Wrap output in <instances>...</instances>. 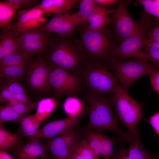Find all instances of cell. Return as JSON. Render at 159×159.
Masks as SVG:
<instances>
[{"label":"cell","mask_w":159,"mask_h":159,"mask_svg":"<svg viewBox=\"0 0 159 159\" xmlns=\"http://www.w3.org/2000/svg\"><path fill=\"white\" fill-rule=\"evenodd\" d=\"M71 37L57 35L53 37L46 51L47 62L81 78L89 62L78 41L73 40Z\"/></svg>","instance_id":"obj_1"},{"label":"cell","mask_w":159,"mask_h":159,"mask_svg":"<svg viewBox=\"0 0 159 159\" xmlns=\"http://www.w3.org/2000/svg\"><path fill=\"white\" fill-rule=\"evenodd\" d=\"M85 99L89 105L88 121L83 128L98 132L108 130L117 134L122 142L130 144L135 139L123 131L113 116L110 99L88 91Z\"/></svg>","instance_id":"obj_2"},{"label":"cell","mask_w":159,"mask_h":159,"mask_svg":"<svg viewBox=\"0 0 159 159\" xmlns=\"http://www.w3.org/2000/svg\"><path fill=\"white\" fill-rule=\"evenodd\" d=\"M110 99L118 118L127 129V134L134 139L140 138L137 125L142 118L141 104L118 85Z\"/></svg>","instance_id":"obj_3"},{"label":"cell","mask_w":159,"mask_h":159,"mask_svg":"<svg viewBox=\"0 0 159 159\" xmlns=\"http://www.w3.org/2000/svg\"><path fill=\"white\" fill-rule=\"evenodd\" d=\"M150 15L148 14L143 16L134 32L123 40L120 45L113 51L111 57L120 60L134 58L137 60L148 61L141 49L148 29L152 23Z\"/></svg>","instance_id":"obj_4"},{"label":"cell","mask_w":159,"mask_h":159,"mask_svg":"<svg viewBox=\"0 0 159 159\" xmlns=\"http://www.w3.org/2000/svg\"><path fill=\"white\" fill-rule=\"evenodd\" d=\"M102 29L93 30L87 26L80 29L78 42L89 62L104 64L102 60L107 58L108 61L111 57L110 51V41Z\"/></svg>","instance_id":"obj_5"},{"label":"cell","mask_w":159,"mask_h":159,"mask_svg":"<svg viewBox=\"0 0 159 159\" xmlns=\"http://www.w3.org/2000/svg\"><path fill=\"white\" fill-rule=\"evenodd\" d=\"M104 64L89 62L84 67L81 75L87 91L95 94L113 93L119 85L116 79Z\"/></svg>","instance_id":"obj_6"},{"label":"cell","mask_w":159,"mask_h":159,"mask_svg":"<svg viewBox=\"0 0 159 159\" xmlns=\"http://www.w3.org/2000/svg\"><path fill=\"white\" fill-rule=\"evenodd\" d=\"M107 64L108 67L114 71L120 85L127 90L136 81L147 74L150 70L157 68L148 61L136 59L124 61L112 57L108 59Z\"/></svg>","instance_id":"obj_7"},{"label":"cell","mask_w":159,"mask_h":159,"mask_svg":"<svg viewBox=\"0 0 159 159\" xmlns=\"http://www.w3.org/2000/svg\"><path fill=\"white\" fill-rule=\"evenodd\" d=\"M49 64V81L54 98L59 99L64 95L76 97L80 95L82 82L81 77L62 68Z\"/></svg>","instance_id":"obj_8"},{"label":"cell","mask_w":159,"mask_h":159,"mask_svg":"<svg viewBox=\"0 0 159 159\" xmlns=\"http://www.w3.org/2000/svg\"><path fill=\"white\" fill-rule=\"evenodd\" d=\"M49 64L43 59L41 54L30 60L26 65V74L29 88L41 93L50 92L52 88L49 81Z\"/></svg>","instance_id":"obj_9"},{"label":"cell","mask_w":159,"mask_h":159,"mask_svg":"<svg viewBox=\"0 0 159 159\" xmlns=\"http://www.w3.org/2000/svg\"><path fill=\"white\" fill-rule=\"evenodd\" d=\"M82 131L75 128L63 135L44 139L48 152L52 159H71L72 151L81 139Z\"/></svg>","instance_id":"obj_10"},{"label":"cell","mask_w":159,"mask_h":159,"mask_svg":"<svg viewBox=\"0 0 159 159\" xmlns=\"http://www.w3.org/2000/svg\"><path fill=\"white\" fill-rule=\"evenodd\" d=\"M81 114L50 122L39 129L34 138L49 139L60 136L73 130L85 115Z\"/></svg>","instance_id":"obj_11"},{"label":"cell","mask_w":159,"mask_h":159,"mask_svg":"<svg viewBox=\"0 0 159 159\" xmlns=\"http://www.w3.org/2000/svg\"><path fill=\"white\" fill-rule=\"evenodd\" d=\"M46 15L41 9L35 6L18 12L16 19L11 26L16 34L30 30H34L42 26L46 20Z\"/></svg>","instance_id":"obj_12"},{"label":"cell","mask_w":159,"mask_h":159,"mask_svg":"<svg viewBox=\"0 0 159 159\" xmlns=\"http://www.w3.org/2000/svg\"><path fill=\"white\" fill-rule=\"evenodd\" d=\"M40 138H32L9 151L15 159H48L47 147Z\"/></svg>","instance_id":"obj_13"},{"label":"cell","mask_w":159,"mask_h":159,"mask_svg":"<svg viewBox=\"0 0 159 159\" xmlns=\"http://www.w3.org/2000/svg\"><path fill=\"white\" fill-rule=\"evenodd\" d=\"M114 15V25L115 32L122 41L134 32L138 24L130 17L123 1H120Z\"/></svg>","instance_id":"obj_14"},{"label":"cell","mask_w":159,"mask_h":159,"mask_svg":"<svg viewBox=\"0 0 159 159\" xmlns=\"http://www.w3.org/2000/svg\"><path fill=\"white\" fill-rule=\"evenodd\" d=\"M76 27L71 14L66 12L53 15L47 24L34 30L37 31H44L68 36L71 35Z\"/></svg>","instance_id":"obj_15"},{"label":"cell","mask_w":159,"mask_h":159,"mask_svg":"<svg viewBox=\"0 0 159 159\" xmlns=\"http://www.w3.org/2000/svg\"><path fill=\"white\" fill-rule=\"evenodd\" d=\"M125 148L120 146L113 150L110 159H156V155L148 153L141 143L140 138L135 139Z\"/></svg>","instance_id":"obj_16"},{"label":"cell","mask_w":159,"mask_h":159,"mask_svg":"<svg viewBox=\"0 0 159 159\" xmlns=\"http://www.w3.org/2000/svg\"><path fill=\"white\" fill-rule=\"evenodd\" d=\"M114 11V10H107L105 6L95 4L92 11L87 20L90 29L99 31L103 29L110 20L109 14Z\"/></svg>","instance_id":"obj_17"},{"label":"cell","mask_w":159,"mask_h":159,"mask_svg":"<svg viewBox=\"0 0 159 159\" xmlns=\"http://www.w3.org/2000/svg\"><path fill=\"white\" fill-rule=\"evenodd\" d=\"M76 0H43L35 6L46 15L60 14L66 13L74 6Z\"/></svg>","instance_id":"obj_18"},{"label":"cell","mask_w":159,"mask_h":159,"mask_svg":"<svg viewBox=\"0 0 159 159\" xmlns=\"http://www.w3.org/2000/svg\"><path fill=\"white\" fill-rule=\"evenodd\" d=\"M15 36L11 27L7 30H1L0 61L19 51L15 42Z\"/></svg>","instance_id":"obj_19"},{"label":"cell","mask_w":159,"mask_h":159,"mask_svg":"<svg viewBox=\"0 0 159 159\" xmlns=\"http://www.w3.org/2000/svg\"><path fill=\"white\" fill-rule=\"evenodd\" d=\"M18 122L19 127L16 134L22 138L24 137L34 138L39 130L41 122L34 114L22 116Z\"/></svg>","instance_id":"obj_20"},{"label":"cell","mask_w":159,"mask_h":159,"mask_svg":"<svg viewBox=\"0 0 159 159\" xmlns=\"http://www.w3.org/2000/svg\"><path fill=\"white\" fill-rule=\"evenodd\" d=\"M20 7L9 0L0 1V26L1 30L9 29L11 20L15 13Z\"/></svg>","instance_id":"obj_21"},{"label":"cell","mask_w":159,"mask_h":159,"mask_svg":"<svg viewBox=\"0 0 159 159\" xmlns=\"http://www.w3.org/2000/svg\"><path fill=\"white\" fill-rule=\"evenodd\" d=\"M52 38L22 43L18 46V49L22 53L31 57L34 54L42 55L49 48Z\"/></svg>","instance_id":"obj_22"},{"label":"cell","mask_w":159,"mask_h":159,"mask_svg":"<svg viewBox=\"0 0 159 159\" xmlns=\"http://www.w3.org/2000/svg\"><path fill=\"white\" fill-rule=\"evenodd\" d=\"M23 142L16 134L12 133L0 124V150L9 151L21 145Z\"/></svg>","instance_id":"obj_23"},{"label":"cell","mask_w":159,"mask_h":159,"mask_svg":"<svg viewBox=\"0 0 159 159\" xmlns=\"http://www.w3.org/2000/svg\"><path fill=\"white\" fill-rule=\"evenodd\" d=\"M78 11L71 14L72 20L77 27L82 22L86 21L95 4L93 0L79 1Z\"/></svg>","instance_id":"obj_24"},{"label":"cell","mask_w":159,"mask_h":159,"mask_svg":"<svg viewBox=\"0 0 159 159\" xmlns=\"http://www.w3.org/2000/svg\"><path fill=\"white\" fill-rule=\"evenodd\" d=\"M57 102L55 98H47L40 100L37 104L35 114L40 122L45 120L55 109Z\"/></svg>","instance_id":"obj_25"},{"label":"cell","mask_w":159,"mask_h":159,"mask_svg":"<svg viewBox=\"0 0 159 159\" xmlns=\"http://www.w3.org/2000/svg\"><path fill=\"white\" fill-rule=\"evenodd\" d=\"M50 33L44 31H37L34 30H27L16 34L15 42L18 48L19 45L24 43L50 39L52 37Z\"/></svg>","instance_id":"obj_26"},{"label":"cell","mask_w":159,"mask_h":159,"mask_svg":"<svg viewBox=\"0 0 159 159\" xmlns=\"http://www.w3.org/2000/svg\"><path fill=\"white\" fill-rule=\"evenodd\" d=\"M71 159H97L85 138L82 139L73 149Z\"/></svg>","instance_id":"obj_27"},{"label":"cell","mask_w":159,"mask_h":159,"mask_svg":"<svg viewBox=\"0 0 159 159\" xmlns=\"http://www.w3.org/2000/svg\"><path fill=\"white\" fill-rule=\"evenodd\" d=\"M85 138L97 159H99L101 150V139L100 132L95 131L82 129Z\"/></svg>","instance_id":"obj_28"},{"label":"cell","mask_w":159,"mask_h":159,"mask_svg":"<svg viewBox=\"0 0 159 159\" xmlns=\"http://www.w3.org/2000/svg\"><path fill=\"white\" fill-rule=\"evenodd\" d=\"M27 64L9 66L0 68V78L20 81L26 75Z\"/></svg>","instance_id":"obj_29"},{"label":"cell","mask_w":159,"mask_h":159,"mask_svg":"<svg viewBox=\"0 0 159 159\" xmlns=\"http://www.w3.org/2000/svg\"><path fill=\"white\" fill-rule=\"evenodd\" d=\"M63 107L64 112L68 117L78 115L84 111L82 102L75 96L68 97L63 104Z\"/></svg>","instance_id":"obj_30"},{"label":"cell","mask_w":159,"mask_h":159,"mask_svg":"<svg viewBox=\"0 0 159 159\" xmlns=\"http://www.w3.org/2000/svg\"><path fill=\"white\" fill-rule=\"evenodd\" d=\"M31 57L19 51L0 61V68L9 66L26 65L30 60Z\"/></svg>","instance_id":"obj_31"},{"label":"cell","mask_w":159,"mask_h":159,"mask_svg":"<svg viewBox=\"0 0 159 159\" xmlns=\"http://www.w3.org/2000/svg\"><path fill=\"white\" fill-rule=\"evenodd\" d=\"M145 53L147 61H150L159 69V41L145 43Z\"/></svg>","instance_id":"obj_32"},{"label":"cell","mask_w":159,"mask_h":159,"mask_svg":"<svg viewBox=\"0 0 159 159\" xmlns=\"http://www.w3.org/2000/svg\"><path fill=\"white\" fill-rule=\"evenodd\" d=\"M101 147L100 156L104 159H110L113 152L115 139L101 133Z\"/></svg>","instance_id":"obj_33"},{"label":"cell","mask_w":159,"mask_h":159,"mask_svg":"<svg viewBox=\"0 0 159 159\" xmlns=\"http://www.w3.org/2000/svg\"><path fill=\"white\" fill-rule=\"evenodd\" d=\"M21 117L8 105L0 106V124L7 122H18Z\"/></svg>","instance_id":"obj_34"},{"label":"cell","mask_w":159,"mask_h":159,"mask_svg":"<svg viewBox=\"0 0 159 159\" xmlns=\"http://www.w3.org/2000/svg\"><path fill=\"white\" fill-rule=\"evenodd\" d=\"M4 79L1 81V86L6 87L13 95L25 93L20 81Z\"/></svg>","instance_id":"obj_35"},{"label":"cell","mask_w":159,"mask_h":159,"mask_svg":"<svg viewBox=\"0 0 159 159\" xmlns=\"http://www.w3.org/2000/svg\"><path fill=\"white\" fill-rule=\"evenodd\" d=\"M37 104H30L19 102L14 105H8L16 113L22 116L36 107Z\"/></svg>","instance_id":"obj_36"},{"label":"cell","mask_w":159,"mask_h":159,"mask_svg":"<svg viewBox=\"0 0 159 159\" xmlns=\"http://www.w3.org/2000/svg\"><path fill=\"white\" fill-rule=\"evenodd\" d=\"M147 75L149 76L153 88L159 95V69H151Z\"/></svg>","instance_id":"obj_37"},{"label":"cell","mask_w":159,"mask_h":159,"mask_svg":"<svg viewBox=\"0 0 159 159\" xmlns=\"http://www.w3.org/2000/svg\"><path fill=\"white\" fill-rule=\"evenodd\" d=\"M9 1L16 5L24 9H27L32 8L38 4L39 0H9Z\"/></svg>","instance_id":"obj_38"},{"label":"cell","mask_w":159,"mask_h":159,"mask_svg":"<svg viewBox=\"0 0 159 159\" xmlns=\"http://www.w3.org/2000/svg\"><path fill=\"white\" fill-rule=\"evenodd\" d=\"M149 122L153 128L155 137L159 143V111L150 117Z\"/></svg>","instance_id":"obj_39"},{"label":"cell","mask_w":159,"mask_h":159,"mask_svg":"<svg viewBox=\"0 0 159 159\" xmlns=\"http://www.w3.org/2000/svg\"><path fill=\"white\" fill-rule=\"evenodd\" d=\"M147 35L149 38L145 40L144 43L159 41V23L148 32Z\"/></svg>","instance_id":"obj_40"},{"label":"cell","mask_w":159,"mask_h":159,"mask_svg":"<svg viewBox=\"0 0 159 159\" xmlns=\"http://www.w3.org/2000/svg\"><path fill=\"white\" fill-rule=\"evenodd\" d=\"M0 100L2 103H6L10 99L14 98L13 94L6 87L1 86Z\"/></svg>","instance_id":"obj_41"},{"label":"cell","mask_w":159,"mask_h":159,"mask_svg":"<svg viewBox=\"0 0 159 159\" xmlns=\"http://www.w3.org/2000/svg\"><path fill=\"white\" fill-rule=\"evenodd\" d=\"M96 4L102 6L109 5L116 3L117 0H93Z\"/></svg>","instance_id":"obj_42"},{"label":"cell","mask_w":159,"mask_h":159,"mask_svg":"<svg viewBox=\"0 0 159 159\" xmlns=\"http://www.w3.org/2000/svg\"><path fill=\"white\" fill-rule=\"evenodd\" d=\"M0 159H15L6 151L0 150Z\"/></svg>","instance_id":"obj_43"},{"label":"cell","mask_w":159,"mask_h":159,"mask_svg":"<svg viewBox=\"0 0 159 159\" xmlns=\"http://www.w3.org/2000/svg\"><path fill=\"white\" fill-rule=\"evenodd\" d=\"M156 159H159V152L156 155Z\"/></svg>","instance_id":"obj_44"}]
</instances>
